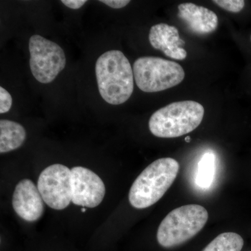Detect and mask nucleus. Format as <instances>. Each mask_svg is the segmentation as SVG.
I'll use <instances>...</instances> for the list:
<instances>
[{
  "label": "nucleus",
  "instance_id": "1",
  "mask_svg": "<svg viewBox=\"0 0 251 251\" xmlns=\"http://www.w3.org/2000/svg\"><path fill=\"white\" fill-rule=\"evenodd\" d=\"M99 93L111 105L125 103L133 94L134 75L129 61L120 50H110L96 63Z\"/></svg>",
  "mask_w": 251,
  "mask_h": 251
},
{
  "label": "nucleus",
  "instance_id": "2",
  "mask_svg": "<svg viewBox=\"0 0 251 251\" xmlns=\"http://www.w3.org/2000/svg\"><path fill=\"white\" fill-rule=\"evenodd\" d=\"M179 164L172 158H162L147 167L130 187L128 200L136 209L152 206L164 196L176 179Z\"/></svg>",
  "mask_w": 251,
  "mask_h": 251
},
{
  "label": "nucleus",
  "instance_id": "3",
  "mask_svg": "<svg viewBox=\"0 0 251 251\" xmlns=\"http://www.w3.org/2000/svg\"><path fill=\"white\" fill-rule=\"evenodd\" d=\"M204 115V107L198 102H175L156 110L150 117L149 128L158 138H178L196 129Z\"/></svg>",
  "mask_w": 251,
  "mask_h": 251
},
{
  "label": "nucleus",
  "instance_id": "4",
  "mask_svg": "<svg viewBox=\"0 0 251 251\" xmlns=\"http://www.w3.org/2000/svg\"><path fill=\"white\" fill-rule=\"evenodd\" d=\"M208 219V211L199 204H187L175 209L158 227V244L168 249L184 244L201 232Z\"/></svg>",
  "mask_w": 251,
  "mask_h": 251
},
{
  "label": "nucleus",
  "instance_id": "5",
  "mask_svg": "<svg viewBox=\"0 0 251 251\" xmlns=\"http://www.w3.org/2000/svg\"><path fill=\"white\" fill-rule=\"evenodd\" d=\"M135 83L145 92H158L179 85L185 77L178 63L156 57H143L133 64Z\"/></svg>",
  "mask_w": 251,
  "mask_h": 251
},
{
  "label": "nucleus",
  "instance_id": "6",
  "mask_svg": "<svg viewBox=\"0 0 251 251\" xmlns=\"http://www.w3.org/2000/svg\"><path fill=\"white\" fill-rule=\"evenodd\" d=\"M29 50L31 74L41 83L52 82L65 67L64 50L53 41L33 35L29 39Z\"/></svg>",
  "mask_w": 251,
  "mask_h": 251
},
{
  "label": "nucleus",
  "instance_id": "7",
  "mask_svg": "<svg viewBox=\"0 0 251 251\" xmlns=\"http://www.w3.org/2000/svg\"><path fill=\"white\" fill-rule=\"evenodd\" d=\"M37 187L48 206L55 210L65 209L72 202V170L62 164L51 165L41 172Z\"/></svg>",
  "mask_w": 251,
  "mask_h": 251
},
{
  "label": "nucleus",
  "instance_id": "8",
  "mask_svg": "<svg viewBox=\"0 0 251 251\" xmlns=\"http://www.w3.org/2000/svg\"><path fill=\"white\" fill-rule=\"evenodd\" d=\"M72 173V202L83 207L94 208L103 201L105 194L103 181L90 169L74 167Z\"/></svg>",
  "mask_w": 251,
  "mask_h": 251
},
{
  "label": "nucleus",
  "instance_id": "9",
  "mask_svg": "<svg viewBox=\"0 0 251 251\" xmlns=\"http://www.w3.org/2000/svg\"><path fill=\"white\" fill-rule=\"evenodd\" d=\"M12 204L18 216L27 222L38 221L44 214V199L37 186L30 179L21 180L16 185Z\"/></svg>",
  "mask_w": 251,
  "mask_h": 251
},
{
  "label": "nucleus",
  "instance_id": "10",
  "mask_svg": "<svg viewBox=\"0 0 251 251\" xmlns=\"http://www.w3.org/2000/svg\"><path fill=\"white\" fill-rule=\"evenodd\" d=\"M149 40L153 49L162 51L167 57L182 60L187 56L183 49L185 41L180 39L179 31L175 26L165 23L155 25L151 27Z\"/></svg>",
  "mask_w": 251,
  "mask_h": 251
},
{
  "label": "nucleus",
  "instance_id": "11",
  "mask_svg": "<svg viewBox=\"0 0 251 251\" xmlns=\"http://www.w3.org/2000/svg\"><path fill=\"white\" fill-rule=\"evenodd\" d=\"M178 10L180 19L196 34H209L217 28L219 23L217 15L207 8L193 3H184L178 6Z\"/></svg>",
  "mask_w": 251,
  "mask_h": 251
},
{
  "label": "nucleus",
  "instance_id": "12",
  "mask_svg": "<svg viewBox=\"0 0 251 251\" xmlns=\"http://www.w3.org/2000/svg\"><path fill=\"white\" fill-rule=\"evenodd\" d=\"M26 139L24 127L17 122L0 121V153H6L22 146Z\"/></svg>",
  "mask_w": 251,
  "mask_h": 251
},
{
  "label": "nucleus",
  "instance_id": "13",
  "mask_svg": "<svg viewBox=\"0 0 251 251\" xmlns=\"http://www.w3.org/2000/svg\"><path fill=\"white\" fill-rule=\"evenodd\" d=\"M244 239L235 232H224L209 243L202 251H241Z\"/></svg>",
  "mask_w": 251,
  "mask_h": 251
},
{
  "label": "nucleus",
  "instance_id": "14",
  "mask_svg": "<svg viewBox=\"0 0 251 251\" xmlns=\"http://www.w3.org/2000/svg\"><path fill=\"white\" fill-rule=\"evenodd\" d=\"M215 174V156L214 153H204L198 163L196 183L201 188L210 187Z\"/></svg>",
  "mask_w": 251,
  "mask_h": 251
},
{
  "label": "nucleus",
  "instance_id": "15",
  "mask_svg": "<svg viewBox=\"0 0 251 251\" xmlns=\"http://www.w3.org/2000/svg\"><path fill=\"white\" fill-rule=\"evenodd\" d=\"M213 2L226 11L232 13H239L245 6L244 0H214Z\"/></svg>",
  "mask_w": 251,
  "mask_h": 251
},
{
  "label": "nucleus",
  "instance_id": "16",
  "mask_svg": "<svg viewBox=\"0 0 251 251\" xmlns=\"http://www.w3.org/2000/svg\"><path fill=\"white\" fill-rule=\"evenodd\" d=\"M12 105V97L2 87H0V113L9 112Z\"/></svg>",
  "mask_w": 251,
  "mask_h": 251
},
{
  "label": "nucleus",
  "instance_id": "17",
  "mask_svg": "<svg viewBox=\"0 0 251 251\" xmlns=\"http://www.w3.org/2000/svg\"><path fill=\"white\" fill-rule=\"evenodd\" d=\"M100 1L113 9H122L130 3L129 0H103Z\"/></svg>",
  "mask_w": 251,
  "mask_h": 251
},
{
  "label": "nucleus",
  "instance_id": "18",
  "mask_svg": "<svg viewBox=\"0 0 251 251\" xmlns=\"http://www.w3.org/2000/svg\"><path fill=\"white\" fill-rule=\"evenodd\" d=\"M63 4L72 9H78L87 2L86 0H62Z\"/></svg>",
  "mask_w": 251,
  "mask_h": 251
},
{
  "label": "nucleus",
  "instance_id": "19",
  "mask_svg": "<svg viewBox=\"0 0 251 251\" xmlns=\"http://www.w3.org/2000/svg\"><path fill=\"white\" fill-rule=\"evenodd\" d=\"M185 141H186V143H189V142L191 141V137H186V138H185Z\"/></svg>",
  "mask_w": 251,
  "mask_h": 251
},
{
  "label": "nucleus",
  "instance_id": "20",
  "mask_svg": "<svg viewBox=\"0 0 251 251\" xmlns=\"http://www.w3.org/2000/svg\"><path fill=\"white\" fill-rule=\"evenodd\" d=\"M81 211H82V212H85V208H82V210H81Z\"/></svg>",
  "mask_w": 251,
  "mask_h": 251
},
{
  "label": "nucleus",
  "instance_id": "21",
  "mask_svg": "<svg viewBox=\"0 0 251 251\" xmlns=\"http://www.w3.org/2000/svg\"></svg>",
  "mask_w": 251,
  "mask_h": 251
}]
</instances>
